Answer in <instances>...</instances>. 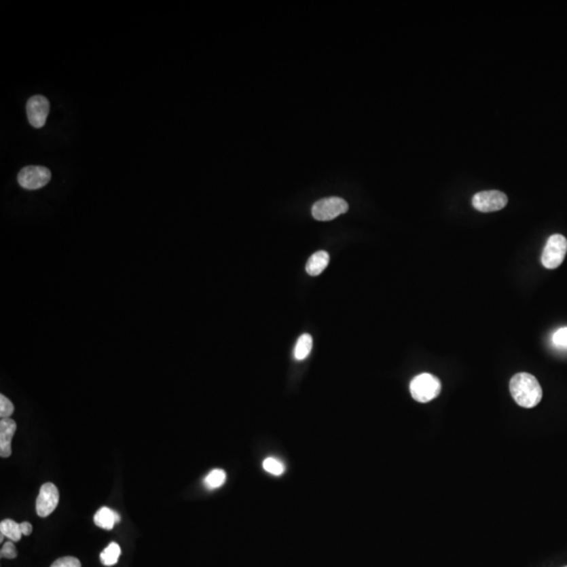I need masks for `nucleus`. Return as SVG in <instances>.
<instances>
[{"mask_svg":"<svg viewBox=\"0 0 567 567\" xmlns=\"http://www.w3.org/2000/svg\"><path fill=\"white\" fill-rule=\"evenodd\" d=\"M126 444L130 434L116 417L74 413L63 415L48 429L42 450L55 471L66 476H92L122 460Z\"/></svg>","mask_w":567,"mask_h":567,"instance_id":"1","label":"nucleus"},{"mask_svg":"<svg viewBox=\"0 0 567 567\" xmlns=\"http://www.w3.org/2000/svg\"><path fill=\"white\" fill-rule=\"evenodd\" d=\"M124 281V255L111 239L90 237L66 255V287L74 310L87 321H103L116 305Z\"/></svg>","mask_w":567,"mask_h":567,"instance_id":"2","label":"nucleus"}]
</instances>
